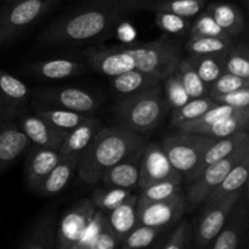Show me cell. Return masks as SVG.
<instances>
[{"label": "cell", "mask_w": 249, "mask_h": 249, "mask_svg": "<svg viewBox=\"0 0 249 249\" xmlns=\"http://www.w3.org/2000/svg\"><path fill=\"white\" fill-rule=\"evenodd\" d=\"M36 113L49 122L51 125L63 131H70L71 129L94 116V114L79 113L71 109L58 108V107H44V108L36 109Z\"/></svg>", "instance_id": "30"}, {"label": "cell", "mask_w": 249, "mask_h": 249, "mask_svg": "<svg viewBox=\"0 0 249 249\" xmlns=\"http://www.w3.org/2000/svg\"><path fill=\"white\" fill-rule=\"evenodd\" d=\"M18 126L34 146L58 150L67 131L60 130L49 122L34 113H22L18 116Z\"/></svg>", "instance_id": "15"}, {"label": "cell", "mask_w": 249, "mask_h": 249, "mask_svg": "<svg viewBox=\"0 0 249 249\" xmlns=\"http://www.w3.org/2000/svg\"><path fill=\"white\" fill-rule=\"evenodd\" d=\"M109 84L114 95L118 100L140 94L152 88L160 87L162 80L157 77L139 70L126 71V72L109 77Z\"/></svg>", "instance_id": "21"}, {"label": "cell", "mask_w": 249, "mask_h": 249, "mask_svg": "<svg viewBox=\"0 0 249 249\" xmlns=\"http://www.w3.org/2000/svg\"><path fill=\"white\" fill-rule=\"evenodd\" d=\"M249 125V108H245L232 116L225 117L214 123L198 126L187 133H196L213 139H221L233 135L241 131H248Z\"/></svg>", "instance_id": "26"}, {"label": "cell", "mask_w": 249, "mask_h": 249, "mask_svg": "<svg viewBox=\"0 0 249 249\" xmlns=\"http://www.w3.org/2000/svg\"><path fill=\"white\" fill-rule=\"evenodd\" d=\"M207 0H152L150 10L165 11L192 18L204 10Z\"/></svg>", "instance_id": "35"}, {"label": "cell", "mask_w": 249, "mask_h": 249, "mask_svg": "<svg viewBox=\"0 0 249 249\" xmlns=\"http://www.w3.org/2000/svg\"><path fill=\"white\" fill-rule=\"evenodd\" d=\"M248 173H249V155L246 156L241 162L233 165L232 169L226 174L223 181L212 191V194L207 197L206 201L203 202L204 204L213 203V202L219 201L223 197L228 196V195L232 194V192L237 191V190H242L243 186L246 185L248 180Z\"/></svg>", "instance_id": "28"}, {"label": "cell", "mask_w": 249, "mask_h": 249, "mask_svg": "<svg viewBox=\"0 0 249 249\" xmlns=\"http://www.w3.org/2000/svg\"><path fill=\"white\" fill-rule=\"evenodd\" d=\"M55 2L56 0H9L0 12V44L16 38Z\"/></svg>", "instance_id": "7"}, {"label": "cell", "mask_w": 249, "mask_h": 249, "mask_svg": "<svg viewBox=\"0 0 249 249\" xmlns=\"http://www.w3.org/2000/svg\"><path fill=\"white\" fill-rule=\"evenodd\" d=\"M248 155L249 142H246L242 146H240L237 150L233 151L231 155H229L228 157L216 160V162L212 163L208 167L204 168L201 174L194 181L190 182L186 190L185 198H186L187 211H192V209L201 206L206 201L207 197L212 194V191L223 181V179L232 169L233 165L241 162Z\"/></svg>", "instance_id": "6"}, {"label": "cell", "mask_w": 249, "mask_h": 249, "mask_svg": "<svg viewBox=\"0 0 249 249\" xmlns=\"http://www.w3.org/2000/svg\"><path fill=\"white\" fill-rule=\"evenodd\" d=\"M246 87H249V79H243V78L231 74L229 72H223L209 85L208 96H218V95L226 94V92L233 91V90Z\"/></svg>", "instance_id": "44"}, {"label": "cell", "mask_w": 249, "mask_h": 249, "mask_svg": "<svg viewBox=\"0 0 249 249\" xmlns=\"http://www.w3.org/2000/svg\"><path fill=\"white\" fill-rule=\"evenodd\" d=\"M169 109L160 85L118 100L113 108L114 124L147 135L162 124Z\"/></svg>", "instance_id": "3"}, {"label": "cell", "mask_w": 249, "mask_h": 249, "mask_svg": "<svg viewBox=\"0 0 249 249\" xmlns=\"http://www.w3.org/2000/svg\"><path fill=\"white\" fill-rule=\"evenodd\" d=\"M248 230V212L246 204H240V201L233 207L232 212L220 232L216 235L213 242L208 246L212 249H237L245 241Z\"/></svg>", "instance_id": "16"}, {"label": "cell", "mask_w": 249, "mask_h": 249, "mask_svg": "<svg viewBox=\"0 0 249 249\" xmlns=\"http://www.w3.org/2000/svg\"><path fill=\"white\" fill-rule=\"evenodd\" d=\"M83 55L91 70L106 77H114L126 71L135 70L134 58L122 48V45L88 48Z\"/></svg>", "instance_id": "13"}, {"label": "cell", "mask_w": 249, "mask_h": 249, "mask_svg": "<svg viewBox=\"0 0 249 249\" xmlns=\"http://www.w3.org/2000/svg\"><path fill=\"white\" fill-rule=\"evenodd\" d=\"M32 92L16 75L0 70V117L14 121L26 111Z\"/></svg>", "instance_id": "14"}, {"label": "cell", "mask_w": 249, "mask_h": 249, "mask_svg": "<svg viewBox=\"0 0 249 249\" xmlns=\"http://www.w3.org/2000/svg\"><path fill=\"white\" fill-rule=\"evenodd\" d=\"M119 246H121V241L111 230L106 220V215H105L102 218L99 229L88 243L87 249H113L119 247Z\"/></svg>", "instance_id": "45"}, {"label": "cell", "mask_w": 249, "mask_h": 249, "mask_svg": "<svg viewBox=\"0 0 249 249\" xmlns=\"http://www.w3.org/2000/svg\"><path fill=\"white\" fill-rule=\"evenodd\" d=\"M131 194H133L131 190L128 189L105 186L101 187V189L95 190L91 194L90 199L99 211L104 212L106 214L107 212L112 211L121 203H123Z\"/></svg>", "instance_id": "38"}, {"label": "cell", "mask_w": 249, "mask_h": 249, "mask_svg": "<svg viewBox=\"0 0 249 249\" xmlns=\"http://www.w3.org/2000/svg\"><path fill=\"white\" fill-rule=\"evenodd\" d=\"M241 195L242 190H237L219 201L204 204L202 215L197 221V226L194 232L195 247L208 248L216 235L220 232L233 207L240 201Z\"/></svg>", "instance_id": "9"}, {"label": "cell", "mask_w": 249, "mask_h": 249, "mask_svg": "<svg viewBox=\"0 0 249 249\" xmlns=\"http://www.w3.org/2000/svg\"><path fill=\"white\" fill-rule=\"evenodd\" d=\"M192 67L207 85H211L221 73L223 68V55L211 53H190L187 56Z\"/></svg>", "instance_id": "33"}, {"label": "cell", "mask_w": 249, "mask_h": 249, "mask_svg": "<svg viewBox=\"0 0 249 249\" xmlns=\"http://www.w3.org/2000/svg\"><path fill=\"white\" fill-rule=\"evenodd\" d=\"M34 95L48 107H58L84 114H94L101 106V102L95 95L79 88L40 89Z\"/></svg>", "instance_id": "10"}, {"label": "cell", "mask_w": 249, "mask_h": 249, "mask_svg": "<svg viewBox=\"0 0 249 249\" xmlns=\"http://www.w3.org/2000/svg\"><path fill=\"white\" fill-rule=\"evenodd\" d=\"M138 195L131 194L123 203L106 213L107 223L121 242L138 225Z\"/></svg>", "instance_id": "24"}, {"label": "cell", "mask_w": 249, "mask_h": 249, "mask_svg": "<svg viewBox=\"0 0 249 249\" xmlns=\"http://www.w3.org/2000/svg\"><path fill=\"white\" fill-rule=\"evenodd\" d=\"M57 233V219L53 213L44 214L34 221L22 237L19 248L22 249H53Z\"/></svg>", "instance_id": "22"}, {"label": "cell", "mask_w": 249, "mask_h": 249, "mask_svg": "<svg viewBox=\"0 0 249 249\" xmlns=\"http://www.w3.org/2000/svg\"><path fill=\"white\" fill-rule=\"evenodd\" d=\"M196 19L191 24L189 36H219V38H231L220 28L215 19L206 9L196 15Z\"/></svg>", "instance_id": "41"}, {"label": "cell", "mask_w": 249, "mask_h": 249, "mask_svg": "<svg viewBox=\"0 0 249 249\" xmlns=\"http://www.w3.org/2000/svg\"><path fill=\"white\" fill-rule=\"evenodd\" d=\"M148 142L146 135L113 124L102 128L79 157L77 173L87 184L101 181L105 173Z\"/></svg>", "instance_id": "2"}, {"label": "cell", "mask_w": 249, "mask_h": 249, "mask_svg": "<svg viewBox=\"0 0 249 249\" xmlns=\"http://www.w3.org/2000/svg\"><path fill=\"white\" fill-rule=\"evenodd\" d=\"M28 71L36 78L48 80L66 79L85 72V66L72 58H50L28 66Z\"/></svg>", "instance_id": "23"}, {"label": "cell", "mask_w": 249, "mask_h": 249, "mask_svg": "<svg viewBox=\"0 0 249 249\" xmlns=\"http://www.w3.org/2000/svg\"><path fill=\"white\" fill-rule=\"evenodd\" d=\"M216 104H218V102L214 101V100L212 99V97H209L208 95H207V96L190 99L189 101H187L186 104L182 105V106L172 109L170 124H172L174 128H178V126L181 125L182 123L195 121V119L198 118L199 116H202L204 112L208 111L211 107L215 106Z\"/></svg>", "instance_id": "31"}, {"label": "cell", "mask_w": 249, "mask_h": 249, "mask_svg": "<svg viewBox=\"0 0 249 249\" xmlns=\"http://www.w3.org/2000/svg\"><path fill=\"white\" fill-rule=\"evenodd\" d=\"M164 97L170 109L182 106L191 99L174 72L170 73L164 79Z\"/></svg>", "instance_id": "43"}, {"label": "cell", "mask_w": 249, "mask_h": 249, "mask_svg": "<svg viewBox=\"0 0 249 249\" xmlns=\"http://www.w3.org/2000/svg\"><path fill=\"white\" fill-rule=\"evenodd\" d=\"M29 143L31 141L18 124L14 123L12 119L0 117V174L26 152Z\"/></svg>", "instance_id": "17"}, {"label": "cell", "mask_w": 249, "mask_h": 249, "mask_svg": "<svg viewBox=\"0 0 249 249\" xmlns=\"http://www.w3.org/2000/svg\"><path fill=\"white\" fill-rule=\"evenodd\" d=\"M78 162L74 158L63 157L61 156L57 164L53 168L50 173L36 189V194L43 197H51L60 194L71 181L74 173L77 172Z\"/></svg>", "instance_id": "25"}, {"label": "cell", "mask_w": 249, "mask_h": 249, "mask_svg": "<svg viewBox=\"0 0 249 249\" xmlns=\"http://www.w3.org/2000/svg\"><path fill=\"white\" fill-rule=\"evenodd\" d=\"M214 140L201 134L179 130L167 136L160 145L182 180L190 184L199 175L204 153Z\"/></svg>", "instance_id": "5"}, {"label": "cell", "mask_w": 249, "mask_h": 249, "mask_svg": "<svg viewBox=\"0 0 249 249\" xmlns=\"http://www.w3.org/2000/svg\"><path fill=\"white\" fill-rule=\"evenodd\" d=\"M224 72L249 79V50L247 44H233L223 55Z\"/></svg>", "instance_id": "36"}, {"label": "cell", "mask_w": 249, "mask_h": 249, "mask_svg": "<svg viewBox=\"0 0 249 249\" xmlns=\"http://www.w3.org/2000/svg\"><path fill=\"white\" fill-rule=\"evenodd\" d=\"M168 179L182 180V177L173 167L162 145L148 141L143 148L142 158L140 162L138 187H140V190L145 189L148 185Z\"/></svg>", "instance_id": "12"}, {"label": "cell", "mask_w": 249, "mask_h": 249, "mask_svg": "<svg viewBox=\"0 0 249 249\" xmlns=\"http://www.w3.org/2000/svg\"><path fill=\"white\" fill-rule=\"evenodd\" d=\"M146 146V145H145ZM142 147L138 148L134 153H131L125 160H121L113 167L109 168L102 177L101 181L105 186L121 187L133 191L139 186V174H140V162L142 158Z\"/></svg>", "instance_id": "20"}, {"label": "cell", "mask_w": 249, "mask_h": 249, "mask_svg": "<svg viewBox=\"0 0 249 249\" xmlns=\"http://www.w3.org/2000/svg\"><path fill=\"white\" fill-rule=\"evenodd\" d=\"M96 212L97 208L90 198L80 199L66 209L57 221L55 248L77 249Z\"/></svg>", "instance_id": "8"}, {"label": "cell", "mask_w": 249, "mask_h": 249, "mask_svg": "<svg viewBox=\"0 0 249 249\" xmlns=\"http://www.w3.org/2000/svg\"><path fill=\"white\" fill-rule=\"evenodd\" d=\"M204 9L213 16L220 28L231 38L242 33L246 27L242 11L230 2H211Z\"/></svg>", "instance_id": "27"}, {"label": "cell", "mask_w": 249, "mask_h": 249, "mask_svg": "<svg viewBox=\"0 0 249 249\" xmlns=\"http://www.w3.org/2000/svg\"><path fill=\"white\" fill-rule=\"evenodd\" d=\"M155 22L164 34L175 36H185L190 33V18L165 11H155Z\"/></svg>", "instance_id": "40"}, {"label": "cell", "mask_w": 249, "mask_h": 249, "mask_svg": "<svg viewBox=\"0 0 249 249\" xmlns=\"http://www.w3.org/2000/svg\"><path fill=\"white\" fill-rule=\"evenodd\" d=\"M235 44L233 38L219 36H190L185 44V50L189 53H211L224 55Z\"/></svg>", "instance_id": "34"}, {"label": "cell", "mask_w": 249, "mask_h": 249, "mask_svg": "<svg viewBox=\"0 0 249 249\" xmlns=\"http://www.w3.org/2000/svg\"><path fill=\"white\" fill-rule=\"evenodd\" d=\"M104 128L102 122L96 117L91 116L88 121L83 122L79 125L74 126L67 131L63 139L58 152L63 157L74 158L79 160V157L84 152L85 148L90 145L92 139Z\"/></svg>", "instance_id": "19"}, {"label": "cell", "mask_w": 249, "mask_h": 249, "mask_svg": "<svg viewBox=\"0 0 249 249\" xmlns=\"http://www.w3.org/2000/svg\"><path fill=\"white\" fill-rule=\"evenodd\" d=\"M246 142H249L248 131H241V133H236L233 135L226 136V138L215 139L204 153L199 174L209 164L228 157L229 155H231L233 151L237 150L240 146H242Z\"/></svg>", "instance_id": "29"}, {"label": "cell", "mask_w": 249, "mask_h": 249, "mask_svg": "<svg viewBox=\"0 0 249 249\" xmlns=\"http://www.w3.org/2000/svg\"><path fill=\"white\" fill-rule=\"evenodd\" d=\"M177 228L162 245L164 249H187L194 243L195 228L185 219L178 221Z\"/></svg>", "instance_id": "42"}, {"label": "cell", "mask_w": 249, "mask_h": 249, "mask_svg": "<svg viewBox=\"0 0 249 249\" xmlns=\"http://www.w3.org/2000/svg\"><path fill=\"white\" fill-rule=\"evenodd\" d=\"M212 99L219 104L228 105L233 108H249V87L218 95Z\"/></svg>", "instance_id": "46"}, {"label": "cell", "mask_w": 249, "mask_h": 249, "mask_svg": "<svg viewBox=\"0 0 249 249\" xmlns=\"http://www.w3.org/2000/svg\"><path fill=\"white\" fill-rule=\"evenodd\" d=\"M181 184L182 180L168 179L148 185L145 189H141L140 195H138V206L170 198L182 191Z\"/></svg>", "instance_id": "37"}, {"label": "cell", "mask_w": 249, "mask_h": 249, "mask_svg": "<svg viewBox=\"0 0 249 249\" xmlns=\"http://www.w3.org/2000/svg\"><path fill=\"white\" fill-rule=\"evenodd\" d=\"M152 0H89L53 21L39 36L43 45H79L108 33L122 19L150 10Z\"/></svg>", "instance_id": "1"}, {"label": "cell", "mask_w": 249, "mask_h": 249, "mask_svg": "<svg viewBox=\"0 0 249 249\" xmlns=\"http://www.w3.org/2000/svg\"><path fill=\"white\" fill-rule=\"evenodd\" d=\"M178 78L180 79L181 84L184 85L185 90L191 99L195 97H202L208 95L209 87L199 78L195 68L192 67L189 58L185 57L178 62L177 67L173 71Z\"/></svg>", "instance_id": "32"}, {"label": "cell", "mask_w": 249, "mask_h": 249, "mask_svg": "<svg viewBox=\"0 0 249 249\" xmlns=\"http://www.w3.org/2000/svg\"><path fill=\"white\" fill-rule=\"evenodd\" d=\"M164 231H167V229L153 228V226L138 224L122 241L121 248L138 249L150 247L155 242L156 238Z\"/></svg>", "instance_id": "39"}, {"label": "cell", "mask_w": 249, "mask_h": 249, "mask_svg": "<svg viewBox=\"0 0 249 249\" xmlns=\"http://www.w3.org/2000/svg\"><path fill=\"white\" fill-rule=\"evenodd\" d=\"M60 158L61 155L58 150L41 147V146H36L29 152L24 165V177H26L27 185L32 191H36L46 175L57 164Z\"/></svg>", "instance_id": "18"}, {"label": "cell", "mask_w": 249, "mask_h": 249, "mask_svg": "<svg viewBox=\"0 0 249 249\" xmlns=\"http://www.w3.org/2000/svg\"><path fill=\"white\" fill-rule=\"evenodd\" d=\"M134 58L135 70L152 74L164 80L177 67L182 57L181 44L168 34L148 43L122 45Z\"/></svg>", "instance_id": "4"}, {"label": "cell", "mask_w": 249, "mask_h": 249, "mask_svg": "<svg viewBox=\"0 0 249 249\" xmlns=\"http://www.w3.org/2000/svg\"><path fill=\"white\" fill-rule=\"evenodd\" d=\"M186 211L185 192L180 191L179 194L164 201L138 206V224L169 230L172 226L177 225Z\"/></svg>", "instance_id": "11"}]
</instances>
